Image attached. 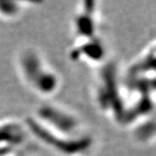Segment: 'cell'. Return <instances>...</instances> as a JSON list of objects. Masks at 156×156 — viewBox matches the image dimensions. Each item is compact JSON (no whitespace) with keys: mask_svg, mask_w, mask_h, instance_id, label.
Returning a JSON list of instances; mask_svg holds the SVG:
<instances>
[{"mask_svg":"<svg viewBox=\"0 0 156 156\" xmlns=\"http://www.w3.org/2000/svg\"><path fill=\"white\" fill-rule=\"evenodd\" d=\"M21 10L20 4L15 1H0V16L12 18L17 16Z\"/></svg>","mask_w":156,"mask_h":156,"instance_id":"cell-7","label":"cell"},{"mask_svg":"<svg viewBox=\"0 0 156 156\" xmlns=\"http://www.w3.org/2000/svg\"><path fill=\"white\" fill-rule=\"evenodd\" d=\"M26 126L37 139L63 156H79L87 152L92 145V140L90 136L59 135L43 127L34 118L27 119Z\"/></svg>","mask_w":156,"mask_h":156,"instance_id":"cell-2","label":"cell"},{"mask_svg":"<svg viewBox=\"0 0 156 156\" xmlns=\"http://www.w3.org/2000/svg\"><path fill=\"white\" fill-rule=\"evenodd\" d=\"M25 138L24 127L16 122L0 124V156L12 153L15 148L24 142Z\"/></svg>","mask_w":156,"mask_h":156,"instance_id":"cell-4","label":"cell"},{"mask_svg":"<svg viewBox=\"0 0 156 156\" xmlns=\"http://www.w3.org/2000/svg\"><path fill=\"white\" fill-rule=\"evenodd\" d=\"M95 12L94 3L87 1L83 3L82 12H78L73 20L74 32L78 38L90 40L95 37V20L93 13Z\"/></svg>","mask_w":156,"mask_h":156,"instance_id":"cell-5","label":"cell"},{"mask_svg":"<svg viewBox=\"0 0 156 156\" xmlns=\"http://www.w3.org/2000/svg\"><path fill=\"white\" fill-rule=\"evenodd\" d=\"M104 48L96 38L87 40V41L82 44L74 47L71 52V58L73 60H78L81 58L85 57L87 59L96 61L103 58L104 57Z\"/></svg>","mask_w":156,"mask_h":156,"instance_id":"cell-6","label":"cell"},{"mask_svg":"<svg viewBox=\"0 0 156 156\" xmlns=\"http://www.w3.org/2000/svg\"><path fill=\"white\" fill-rule=\"evenodd\" d=\"M20 73L27 84L41 95H51L58 90L59 78L43 62L40 55L33 50H26L19 58Z\"/></svg>","mask_w":156,"mask_h":156,"instance_id":"cell-1","label":"cell"},{"mask_svg":"<svg viewBox=\"0 0 156 156\" xmlns=\"http://www.w3.org/2000/svg\"><path fill=\"white\" fill-rule=\"evenodd\" d=\"M34 119L46 129L63 136H78L80 121L73 114L55 105H42Z\"/></svg>","mask_w":156,"mask_h":156,"instance_id":"cell-3","label":"cell"}]
</instances>
